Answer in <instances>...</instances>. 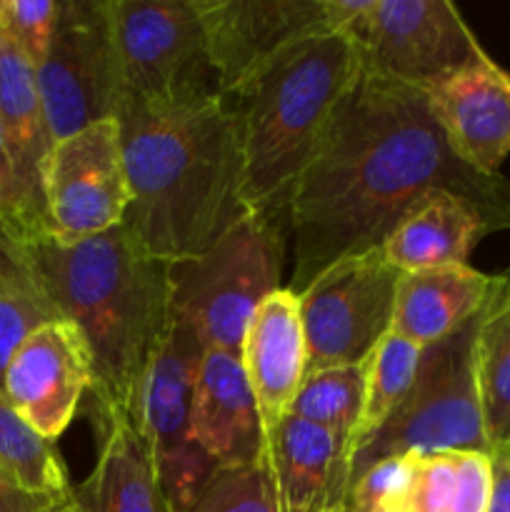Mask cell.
Listing matches in <instances>:
<instances>
[{
	"label": "cell",
	"mask_w": 510,
	"mask_h": 512,
	"mask_svg": "<svg viewBox=\"0 0 510 512\" xmlns=\"http://www.w3.org/2000/svg\"><path fill=\"white\" fill-rule=\"evenodd\" d=\"M453 193L510 230V183L455 155L425 90L360 68L288 203L295 295L340 260L383 248L428 195Z\"/></svg>",
	"instance_id": "obj_1"
},
{
	"label": "cell",
	"mask_w": 510,
	"mask_h": 512,
	"mask_svg": "<svg viewBox=\"0 0 510 512\" xmlns=\"http://www.w3.org/2000/svg\"><path fill=\"white\" fill-rule=\"evenodd\" d=\"M190 512H280L265 458L215 470Z\"/></svg>",
	"instance_id": "obj_29"
},
{
	"label": "cell",
	"mask_w": 510,
	"mask_h": 512,
	"mask_svg": "<svg viewBox=\"0 0 510 512\" xmlns=\"http://www.w3.org/2000/svg\"><path fill=\"white\" fill-rule=\"evenodd\" d=\"M125 98L170 105L215 93L198 0H108Z\"/></svg>",
	"instance_id": "obj_7"
},
{
	"label": "cell",
	"mask_w": 510,
	"mask_h": 512,
	"mask_svg": "<svg viewBox=\"0 0 510 512\" xmlns=\"http://www.w3.org/2000/svg\"><path fill=\"white\" fill-rule=\"evenodd\" d=\"M0 228L18 233L20 228V203H18V185H15L13 168H10L8 153L0 140Z\"/></svg>",
	"instance_id": "obj_33"
},
{
	"label": "cell",
	"mask_w": 510,
	"mask_h": 512,
	"mask_svg": "<svg viewBox=\"0 0 510 512\" xmlns=\"http://www.w3.org/2000/svg\"><path fill=\"white\" fill-rule=\"evenodd\" d=\"M478 318L423 350L415 383L395 413L353 453L350 483L385 458L440 450H485L483 403L475 368Z\"/></svg>",
	"instance_id": "obj_6"
},
{
	"label": "cell",
	"mask_w": 510,
	"mask_h": 512,
	"mask_svg": "<svg viewBox=\"0 0 510 512\" xmlns=\"http://www.w3.org/2000/svg\"><path fill=\"white\" fill-rule=\"evenodd\" d=\"M60 0H0V35L38 68L45 60L58 23Z\"/></svg>",
	"instance_id": "obj_30"
},
{
	"label": "cell",
	"mask_w": 510,
	"mask_h": 512,
	"mask_svg": "<svg viewBox=\"0 0 510 512\" xmlns=\"http://www.w3.org/2000/svg\"><path fill=\"white\" fill-rule=\"evenodd\" d=\"M240 360L258 405L263 433L268 438L288 418L308 368L300 303L293 290H275L255 310L245 328Z\"/></svg>",
	"instance_id": "obj_19"
},
{
	"label": "cell",
	"mask_w": 510,
	"mask_h": 512,
	"mask_svg": "<svg viewBox=\"0 0 510 512\" xmlns=\"http://www.w3.org/2000/svg\"><path fill=\"white\" fill-rule=\"evenodd\" d=\"M493 463L485 450L408 455V480L393 512H488Z\"/></svg>",
	"instance_id": "obj_23"
},
{
	"label": "cell",
	"mask_w": 510,
	"mask_h": 512,
	"mask_svg": "<svg viewBox=\"0 0 510 512\" xmlns=\"http://www.w3.org/2000/svg\"><path fill=\"white\" fill-rule=\"evenodd\" d=\"M498 233L475 203L453 193H433L383 243V255L403 275L468 265L475 245Z\"/></svg>",
	"instance_id": "obj_20"
},
{
	"label": "cell",
	"mask_w": 510,
	"mask_h": 512,
	"mask_svg": "<svg viewBox=\"0 0 510 512\" xmlns=\"http://www.w3.org/2000/svg\"><path fill=\"white\" fill-rule=\"evenodd\" d=\"M43 200L48 233L63 243L123 223L130 185L118 120H100L53 145Z\"/></svg>",
	"instance_id": "obj_13"
},
{
	"label": "cell",
	"mask_w": 510,
	"mask_h": 512,
	"mask_svg": "<svg viewBox=\"0 0 510 512\" xmlns=\"http://www.w3.org/2000/svg\"><path fill=\"white\" fill-rule=\"evenodd\" d=\"M0 140L18 185V238L48 233L43 183L53 133L40 100L35 68L5 35H0Z\"/></svg>",
	"instance_id": "obj_16"
},
{
	"label": "cell",
	"mask_w": 510,
	"mask_h": 512,
	"mask_svg": "<svg viewBox=\"0 0 510 512\" xmlns=\"http://www.w3.org/2000/svg\"><path fill=\"white\" fill-rule=\"evenodd\" d=\"M380 512H393V510H380Z\"/></svg>",
	"instance_id": "obj_36"
},
{
	"label": "cell",
	"mask_w": 510,
	"mask_h": 512,
	"mask_svg": "<svg viewBox=\"0 0 510 512\" xmlns=\"http://www.w3.org/2000/svg\"><path fill=\"white\" fill-rule=\"evenodd\" d=\"M433 118L463 163L500 175L510 155V73L488 53L425 90Z\"/></svg>",
	"instance_id": "obj_15"
},
{
	"label": "cell",
	"mask_w": 510,
	"mask_h": 512,
	"mask_svg": "<svg viewBox=\"0 0 510 512\" xmlns=\"http://www.w3.org/2000/svg\"><path fill=\"white\" fill-rule=\"evenodd\" d=\"M130 205L123 228L163 263L208 250L243 218L235 115L218 93L118 113Z\"/></svg>",
	"instance_id": "obj_2"
},
{
	"label": "cell",
	"mask_w": 510,
	"mask_h": 512,
	"mask_svg": "<svg viewBox=\"0 0 510 512\" xmlns=\"http://www.w3.org/2000/svg\"><path fill=\"white\" fill-rule=\"evenodd\" d=\"M363 0H198L215 93L238 95L280 53L343 30Z\"/></svg>",
	"instance_id": "obj_12"
},
{
	"label": "cell",
	"mask_w": 510,
	"mask_h": 512,
	"mask_svg": "<svg viewBox=\"0 0 510 512\" xmlns=\"http://www.w3.org/2000/svg\"><path fill=\"white\" fill-rule=\"evenodd\" d=\"M360 70L348 30L293 45L228 98L238 128L240 200L248 213L280 218L318 155Z\"/></svg>",
	"instance_id": "obj_4"
},
{
	"label": "cell",
	"mask_w": 510,
	"mask_h": 512,
	"mask_svg": "<svg viewBox=\"0 0 510 512\" xmlns=\"http://www.w3.org/2000/svg\"><path fill=\"white\" fill-rule=\"evenodd\" d=\"M60 320L18 235L0 228V388L18 345L40 325Z\"/></svg>",
	"instance_id": "obj_25"
},
{
	"label": "cell",
	"mask_w": 510,
	"mask_h": 512,
	"mask_svg": "<svg viewBox=\"0 0 510 512\" xmlns=\"http://www.w3.org/2000/svg\"><path fill=\"white\" fill-rule=\"evenodd\" d=\"M475 368L490 448L510 445V273L498 275L478 315Z\"/></svg>",
	"instance_id": "obj_24"
},
{
	"label": "cell",
	"mask_w": 510,
	"mask_h": 512,
	"mask_svg": "<svg viewBox=\"0 0 510 512\" xmlns=\"http://www.w3.org/2000/svg\"><path fill=\"white\" fill-rule=\"evenodd\" d=\"M360 68L428 90L485 55L450 0H363L345 23Z\"/></svg>",
	"instance_id": "obj_10"
},
{
	"label": "cell",
	"mask_w": 510,
	"mask_h": 512,
	"mask_svg": "<svg viewBox=\"0 0 510 512\" xmlns=\"http://www.w3.org/2000/svg\"><path fill=\"white\" fill-rule=\"evenodd\" d=\"M100 453L93 473L73 488L83 512H168L158 473L133 415H100Z\"/></svg>",
	"instance_id": "obj_21"
},
{
	"label": "cell",
	"mask_w": 510,
	"mask_h": 512,
	"mask_svg": "<svg viewBox=\"0 0 510 512\" xmlns=\"http://www.w3.org/2000/svg\"><path fill=\"white\" fill-rule=\"evenodd\" d=\"M343 512H345V510H343Z\"/></svg>",
	"instance_id": "obj_37"
},
{
	"label": "cell",
	"mask_w": 510,
	"mask_h": 512,
	"mask_svg": "<svg viewBox=\"0 0 510 512\" xmlns=\"http://www.w3.org/2000/svg\"><path fill=\"white\" fill-rule=\"evenodd\" d=\"M265 465L280 512H343L353 448L330 430L288 415L265 438Z\"/></svg>",
	"instance_id": "obj_17"
},
{
	"label": "cell",
	"mask_w": 510,
	"mask_h": 512,
	"mask_svg": "<svg viewBox=\"0 0 510 512\" xmlns=\"http://www.w3.org/2000/svg\"><path fill=\"white\" fill-rule=\"evenodd\" d=\"M408 480V455L385 458L370 465L365 473L350 483L345 512H380L393 510Z\"/></svg>",
	"instance_id": "obj_31"
},
{
	"label": "cell",
	"mask_w": 510,
	"mask_h": 512,
	"mask_svg": "<svg viewBox=\"0 0 510 512\" xmlns=\"http://www.w3.org/2000/svg\"><path fill=\"white\" fill-rule=\"evenodd\" d=\"M0 465L28 493L48 500H63L73 485L55 443L40 438L0 388Z\"/></svg>",
	"instance_id": "obj_27"
},
{
	"label": "cell",
	"mask_w": 510,
	"mask_h": 512,
	"mask_svg": "<svg viewBox=\"0 0 510 512\" xmlns=\"http://www.w3.org/2000/svg\"><path fill=\"white\" fill-rule=\"evenodd\" d=\"M498 275L470 265L425 270L400 278L393 330L420 348L440 343L463 328L488 303Z\"/></svg>",
	"instance_id": "obj_22"
},
{
	"label": "cell",
	"mask_w": 510,
	"mask_h": 512,
	"mask_svg": "<svg viewBox=\"0 0 510 512\" xmlns=\"http://www.w3.org/2000/svg\"><path fill=\"white\" fill-rule=\"evenodd\" d=\"M283 258L280 218L245 213L208 250L168 265L173 318L205 350L240 353L255 310L280 290Z\"/></svg>",
	"instance_id": "obj_5"
},
{
	"label": "cell",
	"mask_w": 510,
	"mask_h": 512,
	"mask_svg": "<svg viewBox=\"0 0 510 512\" xmlns=\"http://www.w3.org/2000/svg\"><path fill=\"white\" fill-rule=\"evenodd\" d=\"M203 353L198 335L173 320L135 395L133 420L155 465L168 512L193 510L218 470L193 435V390Z\"/></svg>",
	"instance_id": "obj_8"
},
{
	"label": "cell",
	"mask_w": 510,
	"mask_h": 512,
	"mask_svg": "<svg viewBox=\"0 0 510 512\" xmlns=\"http://www.w3.org/2000/svg\"><path fill=\"white\" fill-rule=\"evenodd\" d=\"M193 435L215 468L265 458V433L240 353L205 350L193 390Z\"/></svg>",
	"instance_id": "obj_18"
},
{
	"label": "cell",
	"mask_w": 510,
	"mask_h": 512,
	"mask_svg": "<svg viewBox=\"0 0 510 512\" xmlns=\"http://www.w3.org/2000/svg\"><path fill=\"white\" fill-rule=\"evenodd\" d=\"M493 463V490H490L488 512H510V445L490 448Z\"/></svg>",
	"instance_id": "obj_34"
},
{
	"label": "cell",
	"mask_w": 510,
	"mask_h": 512,
	"mask_svg": "<svg viewBox=\"0 0 510 512\" xmlns=\"http://www.w3.org/2000/svg\"><path fill=\"white\" fill-rule=\"evenodd\" d=\"M58 500L40 498V495L28 493L8 470L0 465V512H45Z\"/></svg>",
	"instance_id": "obj_32"
},
{
	"label": "cell",
	"mask_w": 510,
	"mask_h": 512,
	"mask_svg": "<svg viewBox=\"0 0 510 512\" xmlns=\"http://www.w3.org/2000/svg\"><path fill=\"white\" fill-rule=\"evenodd\" d=\"M403 273L383 250L340 260L298 293L308 368L363 365L393 330L395 298Z\"/></svg>",
	"instance_id": "obj_11"
},
{
	"label": "cell",
	"mask_w": 510,
	"mask_h": 512,
	"mask_svg": "<svg viewBox=\"0 0 510 512\" xmlns=\"http://www.w3.org/2000/svg\"><path fill=\"white\" fill-rule=\"evenodd\" d=\"M45 512H83V510H80V505L73 500V490H70V495H65L63 500H58V503L50 505Z\"/></svg>",
	"instance_id": "obj_35"
},
{
	"label": "cell",
	"mask_w": 510,
	"mask_h": 512,
	"mask_svg": "<svg viewBox=\"0 0 510 512\" xmlns=\"http://www.w3.org/2000/svg\"><path fill=\"white\" fill-rule=\"evenodd\" d=\"M35 80L55 143L118 118L125 85L108 0H60L53 40Z\"/></svg>",
	"instance_id": "obj_9"
},
{
	"label": "cell",
	"mask_w": 510,
	"mask_h": 512,
	"mask_svg": "<svg viewBox=\"0 0 510 512\" xmlns=\"http://www.w3.org/2000/svg\"><path fill=\"white\" fill-rule=\"evenodd\" d=\"M60 320L83 335L93 365V410L133 415L150 360L173 328L168 263L145 253L123 225L63 243L20 238Z\"/></svg>",
	"instance_id": "obj_3"
},
{
	"label": "cell",
	"mask_w": 510,
	"mask_h": 512,
	"mask_svg": "<svg viewBox=\"0 0 510 512\" xmlns=\"http://www.w3.org/2000/svg\"><path fill=\"white\" fill-rule=\"evenodd\" d=\"M363 405L365 363L338 365V368L315 370V373L305 375L288 415L330 430L338 438H343L355 453Z\"/></svg>",
	"instance_id": "obj_26"
},
{
	"label": "cell",
	"mask_w": 510,
	"mask_h": 512,
	"mask_svg": "<svg viewBox=\"0 0 510 512\" xmlns=\"http://www.w3.org/2000/svg\"><path fill=\"white\" fill-rule=\"evenodd\" d=\"M423 350L418 343L390 330L365 360V405L355 448L395 413L415 383Z\"/></svg>",
	"instance_id": "obj_28"
},
{
	"label": "cell",
	"mask_w": 510,
	"mask_h": 512,
	"mask_svg": "<svg viewBox=\"0 0 510 512\" xmlns=\"http://www.w3.org/2000/svg\"><path fill=\"white\" fill-rule=\"evenodd\" d=\"M93 385L88 345L68 320H50L28 335L10 358L3 393L20 418L43 440L55 443Z\"/></svg>",
	"instance_id": "obj_14"
}]
</instances>
